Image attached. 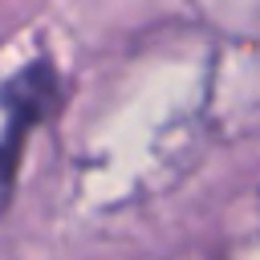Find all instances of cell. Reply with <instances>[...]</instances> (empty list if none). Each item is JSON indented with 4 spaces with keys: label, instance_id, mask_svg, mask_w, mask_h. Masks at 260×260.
I'll list each match as a JSON object with an SVG mask.
<instances>
[{
    "label": "cell",
    "instance_id": "cell-2",
    "mask_svg": "<svg viewBox=\"0 0 260 260\" xmlns=\"http://www.w3.org/2000/svg\"><path fill=\"white\" fill-rule=\"evenodd\" d=\"M16 162H20V138L0 142V215L12 203V187H16Z\"/></svg>",
    "mask_w": 260,
    "mask_h": 260
},
{
    "label": "cell",
    "instance_id": "cell-1",
    "mask_svg": "<svg viewBox=\"0 0 260 260\" xmlns=\"http://www.w3.org/2000/svg\"><path fill=\"white\" fill-rule=\"evenodd\" d=\"M0 106L8 114V138H24L37 122H45L61 106V77L49 61H32L12 73L0 89Z\"/></svg>",
    "mask_w": 260,
    "mask_h": 260
}]
</instances>
